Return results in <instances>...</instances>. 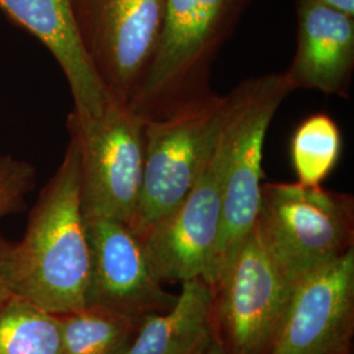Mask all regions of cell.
I'll list each match as a JSON object with an SVG mask.
<instances>
[{
  "label": "cell",
  "mask_w": 354,
  "mask_h": 354,
  "mask_svg": "<svg viewBox=\"0 0 354 354\" xmlns=\"http://www.w3.org/2000/svg\"><path fill=\"white\" fill-rule=\"evenodd\" d=\"M11 274L16 295L51 314L86 307L89 245L79 196V147L73 136L29 214L23 239L12 243Z\"/></svg>",
  "instance_id": "obj_1"
},
{
  "label": "cell",
  "mask_w": 354,
  "mask_h": 354,
  "mask_svg": "<svg viewBox=\"0 0 354 354\" xmlns=\"http://www.w3.org/2000/svg\"><path fill=\"white\" fill-rule=\"evenodd\" d=\"M248 0H163L158 45L127 108L159 120L210 95V74Z\"/></svg>",
  "instance_id": "obj_2"
},
{
  "label": "cell",
  "mask_w": 354,
  "mask_h": 354,
  "mask_svg": "<svg viewBox=\"0 0 354 354\" xmlns=\"http://www.w3.org/2000/svg\"><path fill=\"white\" fill-rule=\"evenodd\" d=\"M254 227L281 273L295 285L354 250L353 196L320 185L266 183Z\"/></svg>",
  "instance_id": "obj_3"
},
{
  "label": "cell",
  "mask_w": 354,
  "mask_h": 354,
  "mask_svg": "<svg viewBox=\"0 0 354 354\" xmlns=\"http://www.w3.org/2000/svg\"><path fill=\"white\" fill-rule=\"evenodd\" d=\"M292 92L282 74L251 77L230 95L231 149L223 184L221 226L206 283L213 289L235 261L254 228L263 185L266 131Z\"/></svg>",
  "instance_id": "obj_4"
},
{
  "label": "cell",
  "mask_w": 354,
  "mask_h": 354,
  "mask_svg": "<svg viewBox=\"0 0 354 354\" xmlns=\"http://www.w3.org/2000/svg\"><path fill=\"white\" fill-rule=\"evenodd\" d=\"M228 111L230 96L212 92L165 118L145 121L143 183L129 225L137 238L189 194L214 150Z\"/></svg>",
  "instance_id": "obj_5"
},
{
  "label": "cell",
  "mask_w": 354,
  "mask_h": 354,
  "mask_svg": "<svg viewBox=\"0 0 354 354\" xmlns=\"http://www.w3.org/2000/svg\"><path fill=\"white\" fill-rule=\"evenodd\" d=\"M67 129L79 147V196L84 221L130 225L143 183L145 120L111 100L97 117L68 114Z\"/></svg>",
  "instance_id": "obj_6"
},
{
  "label": "cell",
  "mask_w": 354,
  "mask_h": 354,
  "mask_svg": "<svg viewBox=\"0 0 354 354\" xmlns=\"http://www.w3.org/2000/svg\"><path fill=\"white\" fill-rule=\"evenodd\" d=\"M230 112L231 100L214 150L189 194L171 214L138 238L153 277L163 285L198 279L206 282L209 276L231 149Z\"/></svg>",
  "instance_id": "obj_7"
},
{
  "label": "cell",
  "mask_w": 354,
  "mask_h": 354,
  "mask_svg": "<svg viewBox=\"0 0 354 354\" xmlns=\"http://www.w3.org/2000/svg\"><path fill=\"white\" fill-rule=\"evenodd\" d=\"M292 285L266 251L256 227L212 289V333L223 354H268Z\"/></svg>",
  "instance_id": "obj_8"
},
{
  "label": "cell",
  "mask_w": 354,
  "mask_h": 354,
  "mask_svg": "<svg viewBox=\"0 0 354 354\" xmlns=\"http://www.w3.org/2000/svg\"><path fill=\"white\" fill-rule=\"evenodd\" d=\"M163 0H71L80 44L111 100L129 105L151 61Z\"/></svg>",
  "instance_id": "obj_9"
},
{
  "label": "cell",
  "mask_w": 354,
  "mask_h": 354,
  "mask_svg": "<svg viewBox=\"0 0 354 354\" xmlns=\"http://www.w3.org/2000/svg\"><path fill=\"white\" fill-rule=\"evenodd\" d=\"M354 333V250L292 285L268 354L351 351Z\"/></svg>",
  "instance_id": "obj_10"
},
{
  "label": "cell",
  "mask_w": 354,
  "mask_h": 354,
  "mask_svg": "<svg viewBox=\"0 0 354 354\" xmlns=\"http://www.w3.org/2000/svg\"><path fill=\"white\" fill-rule=\"evenodd\" d=\"M89 279L86 306L111 310L140 323L165 313L177 295L153 277L140 239L127 225L111 219L86 221Z\"/></svg>",
  "instance_id": "obj_11"
},
{
  "label": "cell",
  "mask_w": 354,
  "mask_h": 354,
  "mask_svg": "<svg viewBox=\"0 0 354 354\" xmlns=\"http://www.w3.org/2000/svg\"><path fill=\"white\" fill-rule=\"evenodd\" d=\"M297 50L289 86L349 97L354 71V17L314 0H295Z\"/></svg>",
  "instance_id": "obj_12"
},
{
  "label": "cell",
  "mask_w": 354,
  "mask_h": 354,
  "mask_svg": "<svg viewBox=\"0 0 354 354\" xmlns=\"http://www.w3.org/2000/svg\"><path fill=\"white\" fill-rule=\"evenodd\" d=\"M0 11L50 51L71 91L73 113L100 115L111 99L80 44L71 0H0Z\"/></svg>",
  "instance_id": "obj_13"
},
{
  "label": "cell",
  "mask_w": 354,
  "mask_h": 354,
  "mask_svg": "<svg viewBox=\"0 0 354 354\" xmlns=\"http://www.w3.org/2000/svg\"><path fill=\"white\" fill-rule=\"evenodd\" d=\"M213 292L203 279L181 283L176 302L140 322L124 354H203L213 342Z\"/></svg>",
  "instance_id": "obj_14"
},
{
  "label": "cell",
  "mask_w": 354,
  "mask_h": 354,
  "mask_svg": "<svg viewBox=\"0 0 354 354\" xmlns=\"http://www.w3.org/2000/svg\"><path fill=\"white\" fill-rule=\"evenodd\" d=\"M62 324L51 314L13 294L0 304V354H61Z\"/></svg>",
  "instance_id": "obj_15"
},
{
  "label": "cell",
  "mask_w": 354,
  "mask_h": 354,
  "mask_svg": "<svg viewBox=\"0 0 354 354\" xmlns=\"http://www.w3.org/2000/svg\"><path fill=\"white\" fill-rule=\"evenodd\" d=\"M59 319L61 354H124L140 324L97 306H86Z\"/></svg>",
  "instance_id": "obj_16"
},
{
  "label": "cell",
  "mask_w": 354,
  "mask_h": 354,
  "mask_svg": "<svg viewBox=\"0 0 354 354\" xmlns=\"http://www.w3.org/2000/svg\"><path fill=\"white\" fill-rule=\"evenodd\" d=\"M342 133L337 124L327 114L306 118L291 140V162L298 184L319 187L342 155Z\"/></svg>",
  "instance_id": "obj_17"
},
{
  "label": "cell",
  "mask_w": 354,
  "mask_h": 354,
  "mask_svg": "<svg viewBox=\"0 0 354 354\" xmlns=\"http://www.w3.org/2000/svg\"><path fill=\"white\" fill-rule=\"evenodd\" d=\"M35 184L33 165L11 153L0 155V222L24 207L26 196Z\"/></svg>",
  "instance_id": "obj_18"
},
{
  "label": "cell",
  "mask_w": 354,
  "mask_h": 354,
  "mask_svg": "<svg viewBox=\"0 0 354 354\" xmlns=\"http://www.w3.org/2000/svg\"><path fill=\"white\" fill-rule=\"evenodd\" d=\"M13 241L6 239L0 234V304L13 295L11 274V248Z\"/></svg>",
  "instance_id": "obj_19"
},
{
  "label": "cell",
  "mask_w": 354,
  "mask_h": 354,
  "mask_svg": "<svg viewBox=\"0 0 354 354\" xmlns=\"http://www.w3.org/2000/svg\"><path fill=\"white\" fill-rule=\"evenodd\" d=\"M314 1H317L324 7H328L330 10L354 17V0H314Z\"/></svg>",
  "instance_id": "obj_20"
},
{
  "label": "cell",
  "mask_w": 354,
  "mask_h": 354,
  "mask_svg": "<svg viewBox=\"0 0 354 354\" xmlns=\"http://www.w3.org/2000/svg\"><path fill=\"white\" fill-rule=\"evenodd\" d=\"M203 354H223V352H222V349L219 348V345L213 340V342H210V345L207 346V349L205 351V353Z\"/></svg>",
  "instance_id": "obj_21"
},
{
  "label": "cell",
  "mask_w": 354,
  "mask_h": 354,
  "mask_svg": "<svg viewBox=\"0 0 354 354\" xmlns=\"http://www.w3.org/2000/svg\"><path fill=\"white\" fill-rule=\"evenodd\" d=\"M333 354H351V351H348V352H340V353H333Z\"/></svg>",
  "instance_id": "obj_22"
}]
</instances>
